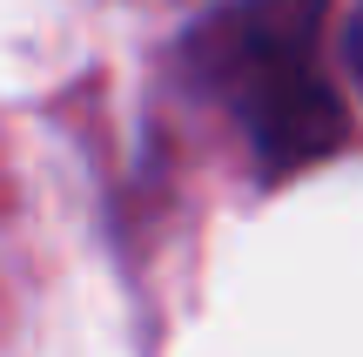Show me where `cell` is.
<instances>
[{
  "mask_svg": "<svg viewBox=\"0 0 363 357\" xmlns=\"http://www.w3.org/2000/svg\"><path fill=\"white\" fill-rule=\"evenodd\" d=\"M343 54H350V75H357V88H363V7L350 13V34H343Z\"/></svg>",
  "mask_w": 363,
  "mask_h": 357,
  "instance_id": "cell-1",
  "label": "cell"
}]
</instances>
